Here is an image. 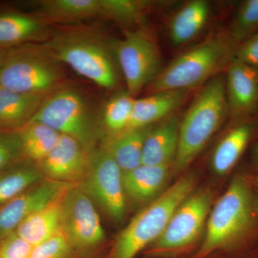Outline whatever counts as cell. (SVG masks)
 <instances>
[{
    "instance_id": "7",
    "label": "cell",
    "mask_w": 258,
    "mask_h": 258,
    "mask_svg": "<svg viewBox=\"0 0 258 258\" xmlns=\"http://www.w3.org/2000/svg\"><path fill=\"white\" fill-rule=\"evenodd\" d=\"M82 93L62 86L47 95L31 121L39 122L77 140L91 153L99 134L98 118Z\"/></svg>"
},
{
    "instance_id": "27",
    "label": "cell",
    "mask_w": 258,
    "mask_h": 258,
    "mask_svg": "<svg viewBox=\"0 0 258 258\" xmlns=\"http://www.w3.org/2000/svg\"><path fill=\"white\" fill-rule=\"evenodd\" d=\"M25 158L38 164L47 157L58 142L61 134L39 122H29L18 131Z\"/></svg>"
},
{
    "instance_id": "35",
    "label": "cell",
    "mask_w": 258,
    "mask_h": 258,
    "mask_svg": "<svg viewBox=\"0 0 258 258\" xmlns=\"http://www.w3.org/2000/svg\"><path fill=\"white\" fill-rule=\"evenodd\" d=\"M8 51L9 50H0V68L4 62L5 57L8 55Z\"/></svg>"
},
{
    "instance_id": "4",
    "label": "cell",
    "mask_w": 258,
    "mask_h": 258,
    "mask_svg": "<svg viewBox=\"0 0 258 258\" xmlns=\"http://www.w3.org/2000/svg\"><path fill=\"white\" fill-rule=\"evenodd\" d=\"M195 182L193 174L181 176L139 212L117 237L109 258H135L154 243L165 230L176 209L191 195Z\"/></svg>"
},
{
    "instance_id": "36",
    "label": "cell",
    "mask_w": 258,
    "mask_h": 258,
    "mask_svg": "<svg viewBox=\"0 0 258 258\" xmlns=\"http://www.w3.org/2000/svg\"><path fill=\"white\" fill-rule=\"evenodd\" d=\"M255 186H256V191H257V205H258V176L257 177V179L255 180Z\"/></svg>"
},
{
    "instance_id": "10",
    "label": "cell",
    "mask_w": 258,
    "mask_h": 258,
    "mask_svg": "<svg viewBox=\"0 0 258 258\" xmlns=\"http://www.w3.org/2000/svg\"><path fill=\"white\" fill-rule=\"evenodd\" d=\"M61 225L75 250H91L105 240L94 203L78 184L69 188L62 196Z\"/></svg>"
},
{
    "instance_id": "37",
    "label": "cell",
    "mask_w": 258,
    "mask_h": 258,
    "mask_svg": "<svg viewBox=\"0 0 258 258\" xmlns=\"http://www.w3.org/2000/svg\"><path fill=\"white\" fill-rule=\"evenodd\" d=\"M1 88H2V87H1V86H0V89H1Z\"/></svg>"
},
{
    "instance_id": "31",
    "label": "cell",
    "mask_w": 258,
    "mask_h": 258,
    "mask_svg": "<svg viewBox=\"0 0 258 258\" xmlns=\"http://www.w3.org/2000/svg\"><path fill=\"white\" fill-rule=\"evenodd\" d=\"M26 159L18 132H0V171Z\"/></svg>"
},
{
    "instance_id": "17",
    "label": "cell",
    "mask_w": 258,
    "mask_h": 258,
    "mask_svg": "<svg viewBox=\"0 0 258 258\" xmlns=\"http://www.w3.org/2000/svg\"><path fill=\"white\" fill-rule=\"evenodd\" d=\"M189 93V91L169 90L135 98L127 129L154 125L175 114L188 99Z\"/></svg>"
},
{
    "instance_id": "20",
    "label": "cell",
    "mask_w": 258,
    "mask_h": 258,
    "mask_svg": "<svg viewBox=\"0 0 258 258\" xmlns=\"http://www.w3.org/2000/svg\"><path fill=\"white\" fill-rule=\"evenodd\" d=\"M46 96L0 89V132H18L28 124Z\"/></svg>"
},
{
    "instance_id": "29",
    "label": "cell",
    "mask_w": 258,
    "mask_h": 258,
    "mask_svg": "<svg viewBox=\"0 0 258 258\" xmlns=\"http://www.w3.org/2000/svg\"><path fill=\"white\" fill-rule=\"evenodd\" d=\"M226 29L238 46L258 31V0H244L237 4Z\"/></svg>"
},
{
    "instance_id": "16",
    "label": "cell",
    "mask_w": 258,
    "mask_h": 258,
    "mask_svg": "<svg viewBox=\"0 0 258 258\" xmlns=\"http://www.w3.org/2000/svg\"><path fill=\"white\" fill-rule=\"evenodd\" d=\"M232 122L212 154V169L219 175L227 174L237 164L258 131V117Z\"/></svg>"
},
{
    "instance_id": "5",
    "label": "cell",
    "mask_w": 258,
    "mask_h": 258,
    "mask_svg": "<svg viewBox=\"0 0 258 258\" xmlns=\"http://www.w3.org/2000/svg\"><path fill=\"white\" fill-rule=\"evenodd\" d=\"M254 202L247 180L236 176L210 213L201 247L193 258H207L247 235L254 222Z\"/></svg>"
},
{
    "instance_id": "30",
    "label": "cell",
    "mask_w": 258,
    "mask_h": 258,
    "mask_svg": "<svg viewBox=\"0 0 258 258\" xmlns=\"http://www.w3.org/2000/svg\"><path fill=\"white\" fill-rule=\"evenodd\" d=\"M74 248L62 231L35 246L30 258H74Z\"/></svg>"
},
{
    "instance_id": "1",
    "label": "cell",
    "mask_w": 258,
    "mask_h": 258,
    "mask_svg": "<svg viewBox=\"0 0 258 258\" xmlns=\"http://www.w3.org/2000/svg\"><path fill=\"white\" fill-rule=\"evenodd\" d=\"M42 45L61 64L104 89H114L119 83L118 66L112 49L96 32L62 29L51 32Z\"/></svg>"
},
{
    "instance_id": "22",
    "label": "cell",
    "mask_w": 258,
    "mask_h": 258,
    "mask_svg": "<svg viewBox=\"0 0 258 258\" xmlns=\"http://www.w3.org/2000/svg\"><path fill=\"white\" fill-rule=\"evenodd\" d=\"M153 125L127 129L116 135L107 137L103 147L113 157L122 172L133 170L142 164L144 143Z\"/></svg>"
},
{
    "instance_id": "23",
    "label": "cell",
    "mask_w": 258,
    "mask_h": 258,
    "mask_svg": "<svg viewBox=\"0 0 258 258\" xmlns=\"http://www.w3.org/2000/svg\"><path fill=\"white\" fill-rule=\"evenodd\" d=\"M167 2L152 0H99L100 18L111 20L125 30L142 28L150 15Z\"/></svg>"
},
{
    "instance_id": "32",
    "label": "cell",
    "mask_w": 258,
    "mask_h": 258,
    "mask_svg": "<svg viewBox=\"0 0 258 258\" xmlns=\"http://www.w3.org/2000/svg\"><path fill=\"white\" fill-rule=\"evenodd\" d=\"M34 246L15 232L0 241V258H30Z\"/></svg>"
},
{
    "instance_id": "13",
    "label": "cell",
    "mask_w": 258,
    "mask_h": 258,
    "mask_svg": "<svg viewBox=\"0 0 258 258\" xmlns=\"http://www.w3.org/2000/svg\"><path fill=\"white\" fill-rule=\"evenodd\" d=\"M225 76L230 119L258 117V70L235 57Z\"/></svg>"
},
{
    "instance_id": "12",
    "label": "cell",
    "mask_w": 258,
    "mask_h": 258,
    "mask_svg": "<svg viewBox=\"0 0 258 258\" xmlns=\"http://www.w3.org/2000/svg\"><path fill=\"white\" fill-rule=\"evenodd\" d=\"M74 185L46 179L0 207V241L15 232L27 217L53 203Z\"/></svg>"
},
{
    "instance_id": "11",
    "label": "cell",
    "mask_w": 258,
    "mask_h": 258,
    "mask_svg": "<svg viewBox=\"0 0 258 258\" xmlns=\"http://www.w3.org/2000/svg\"><path fill=\"white\" fill-rule=\"evenodd\" d=\"M212 195L202 190L188 197L176 209L162 235L152 245L153 253H166L193 243L210 212Z\"/></svg>"
},
{
    "instance_id": "2",
    "label": "cell",
    "mask_w": 258,
    "mask_h": 258,
    "mask_svg": "<svg viewBox=\"0 0 258 258\" xmlns=\"http://www.w3.org/2000/svg\"><path fill=\"white\" fill-rule=\"evenodd\" d=\"M237 46L224 29L181 52L164 67L147 88L161 91H191L225 73L235 57Z\"/></svg>"
},
{
    "instance_id": "8",
    "label": "cell",
    "mask_w": 258,
    "mask_h": 258,
    "mask_svg": "<svg viewBox=\"0 0 258 258\" xmlns=\"http://www.w3.org/2000/svg\"><path fill=\"white\" fill-rule=\"evenodd\" d=\"M126 91L135 97L147 88L164 69L160 48L144 28L125 30L123 36L111 42Z\"/></svg>"
},
{
    "instance_id": "28",
    "label": "cell",
    "mask_w": 258,
    "mask_h": 258,
    "mask_svg": "<svg viewBox=\"0 0 258 258\" xmlns=\"http://www.w3.org/2000/svg\"><path fill=\"white\" fill-rule=\"evenodd\" d=\"M135 98L126 91H118L106 102L102 112L101 125L108 137L128 128Z\"/></svg>"
},
{
    "instance_id": "24",
    "label": "cell",
    "mask_w": 258,
    "mask_h": 258,
    "mask_svg": "<svg viewBox=\"0 0 258 258\" xmlns=\"http://www.w3.org/2000/svg\"><path fill=\"white\" fill-rule=\"evenodd\" d=\"M62 196L27 217L15 232L34 247L59 233L62 231Z\"/></svg>"
},
{
    "instance_id": "15",
    "label": "cell",
    "mask_w": 258,
    "mask_h": 258,
    "mask_svg": "<svg viewBox=\"0 0 258 258\" xmlns=\"http://www.w3.org/2000/svg\"><path fill=\"white\" fill-rule=\"evenodd\" d=\"M50 25L36 14L0 8V50L29 43H43L50 37Z\"/></svg>"
},
{
    "instance_id": "18",
    "label": "cell",
    "mask_w": 258,
    "mask_h": 258,
    "mask_svg": "<svg viewBox=\"0 0 258 258\" xmlns=\"http://www.w3.org/2000/svg\"><path fill=\"white\" fill-rule=\"evenodd\" d=\"M211 16V3L207 0H191L181 5L168 22L171 43L181 47L194 41L206 29Z\"/></svg>"
},
{
    "instance_id": "26",
    "label": "cell",
    "mask_w": 258,
    "mask_h": 258,
    "mask_svg": "<svg viewBox=\"0 0 258 258\" xmlns=\"http://www.w3.org/2000/svg\"><path fill=\"white\" fill-rule=\"evenodd\" d=\"M25 159L0 171V207L43 180L36 164Z\"/></svg>"
},
{
    "instance_id": "21",
    "label": "cell",
    "mask_w": 258,
    "mask_h": 258,
    "mask_svg": "<svg viewBox=\"0 0 258 258\" xmlns=\"http://www.w3.org/2000/svg\"><path fill=\"white\" fill-rule=\"evenodd\" d=\"M36 5V15L48 25L100 18L99 0H42Z\"/></svg>"
},
{
    "instance_id": "25",
    "label": "cell",
    "mask_w": 258,
    "mask_h": 258,
    "mask_svg": "<svg viewBox=\"0 0 258 258\" xmlns=\"http://www.w3.org/2000/svg\"><path fill=\"white\" fill-rule=\"evenodd\" d=\"M169 166L141 164L133 170L123 173L125 195L137 203L154 198L165 183Z\"/></svg>"
},
{
    "instance_id": "3",
    "label": "cell",
    "mask_w": 258,
    "mask_h": 258,
    "mask_svg": "<svg viewBox=\"0 0 258 258\" xmlns=\"http://www.w3.org/2000/svg\"><path fill=\"white\" fill-rule=\"evenodd\" d=\"M230 119L225 90V73L202 86L182 118L174 160L176 171L184 170L227 120Z\"/></svg>"
},
{
    "instance_id": "6",
    "label": "cell",
    "mask_w": 258,
    "mask_h": 258,
    "mask_svg": "<svg viewBox=\"0 0 258 258\" xmlns=\"http://www.w3.org/2000/svg\"><path fill=\"white\" fill-rule=\"evenodd\" d=\"M61 64L42 43L8 51L0 68V86L15 92L47 96L63 86Z\"/></svg>"
},
{
    "instance_id": "33",
    "label": "cell",
    "mask_w": 258,
    "mask_h": 258,
    "mask_svg": "<svg viewBox=\"0 0 258 258\" xmlns=\"http://www.w3.org/2000/svg\"><path fill=\"white\" fill-rule=\"evenodd\" d=\"M235 58L258 70V31L237 47Z\"/></svg>"
},
{
    "instance_id": "9",
    "label": "cell",
    "mask_w": 258,
    "mask_h": 258,
    "mask_svg": "<svg viewBox=\"0 0 258 258\" xmlns=\"http://www.w3.org/2000/svg\"><path fill=\"white\" fill-rule=\"evenodd\" d=\"M78 185L111 219L123 220L126 212L123 172L104 148L91 152L87 173Z\"/></svg>"
},
{
    "instance_id": "14",
    "label": "cell",
    "mask_w": 258,
    "mask_h": 258,
    "mask_svg": "<svg viewBox=\"0 0 258 258\" xmlns=\"http://www.w3.org/2000/svg\"><path fill=\"white\" fill-rule=\"evenodd\" d=\"M90 154L77 140L61 134L54 149L36 165L47 179L78 184L87 173Z\"/></svg>"
},
{
    "instance_id": "19",
    "label": "cell",
    "mask_w": 258,
    "mask_h": 258,
    "mask_svg": "<svg viewBox=\"0 0 258 258\" xmlns=\"http://www.w3.org/2000/svg\"><path fill=\"white\" fill-rule=\"evenodd\" d=\"M180 119L174 114L153 125L144 143L142 164L165 166L174 162L179 144Z\"/></svg>"
},
{
    "instance_id": "34",
    "label": "cell",
    "mask_w": 258,
    "mask_h": 258,
    "mask_svg": "<svg viewBox=\"0 0 258 258\" xmlns=\"http://www.w3.org/2000/svg\"><path fill=\"white\" fill-rule=\"evenodd\" d=\"M252 160L254 161V165L258 168V142L254 145L252 150Z\"/></svg>"
}]
</instances>
